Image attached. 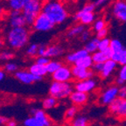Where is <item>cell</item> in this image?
<instances>
[{
	"label": "cell",
	"instance_id": "6da1fadb",
	"mask_svg": "<svg viewBox=\"0 0 126 126\" xmlns=\"http://www.w3.org/2000/svg\"><path fill=\"white\" fill-rule=\"evenodd\" d=\"M42 12L55 24L61 25L68 18V11L65 4L60 0H45Z\"/></svg>",
	"mask_w": 126,
	"mask_h": 126
},
{
	"label": "cell",
	"instance_id": "7a4b0ae2",
	"mask_svg": "<svg viewBox=\"0 0 126 126\" xmlns=\"http://www.w3.org/2000/svg\"><path fill=\"white\" fill-rule=\"evenodd\" d=\"M29 37L30 31L26 26L11 27L6 35V41L12 49H21L27 45Z\"/></svg>",
	"mask_w": 126,
	"mask_h": 126
},
{
	"label": "cell",
	"instance_id": "3957f363",
	"mask_svg": "<svg viewBox=\"0 0 126 126\" xmlns=\"http://www.w3.org/2000/svg\"><path fill=\"white\" fill-rule=\"evenodd\" d=\"M95 4L94 3H87L86 4L75 13L74 19L79 21V23L82 24L83 26H92L93 23L96 19Z\"/></svg>",
	"mask_w": 126,
	"mask_h": 126
},
{
	"label": "cell",
	"instance_id": "277c9868",
	"mask_svg": "<svg viewBox=\"0 0 126 126\" xmlns=\"http://www.w3.org/2000/svg\"><path fill=\"white\" fill-rule=\"evenodd\" d=\"M44 0H30L22 10L26 25L32 26L35 18L42 12Z\"/></svg>",
	"mask_w": 126,
	"mask_h": 126
},
{
	"label": "cell",
	"instance_id": "5b68a950",
	"mask_svg": "<svg viewBox=\"0 0 126 126\" xmlns=\"http://www.w3.org/2000/svg\"><path fill=\"white\" fill-rule=\"evenodd\" d=\"M74 89H75V87H73V85L69 81L61 82V81H53L50 85L49 94L50 95L60 100V99L69 97L71 93L74 91Z\"/></svg>",
	"mask_w": 126,
	"mask_h": 126
},
{
	"label": "cell",
	"instance_id": "8992f818",
	"mask_svg": "<svg viewBox=\"0 0 126 126\" xmlns=\"http://www.w3.org/2000/svg\"><path fill=\"white\" fill-rule=\"evenodd\" d=\"M33 116L26 119L25 126H51V121L45 111L41 110H34Z\"/></svg>",
	"mask_w": 126,
	"mask_h": 126
},
{
	"label": "cell",
	"instance_id": "52a82bcc",
	"mask_svg": "<svg viewBox=\"0 0 126 126\" xmlns=\"http://www.w3.org/2000/svg\"><path fill=\"white\" fill-rule=\"evenodd\" d=\"M55 26L56 25L45 13L41 12L35 18L32 27L34 31L39 32H47L52 31Z\"/></svg>",
	"mask_w": 126,
	"mask_h": 126
},
{
	"label": "cell",
	"instance_id": "ba28073f",
	"mask_svg": "<svg viewBox=\"0 0 126 126\" xmlns=\"http://www.w3.org/2000/svg\"><path fill=\"white\" fill-rule=\"evenodd\" d=\"M109 111L116 118L126 120V98L117 97L110 105H109Z\"/></svg>",
	"mask_w": 126,
	"mask_h": 126
},
{
	"label": "cell",
	"instance_id": "9c48e42d",
	"mask_svg": "<svg viewBox=\"0 0 126 126\" xmlns=\"http://www.w3.org/2000/svg\"><path fill=\"white\" fill-rule=\"evenodd\" d=\"M118 93H119V88L116 85L107 88L100 94V97H99L100 104L104 106L110 105L118 97Z\"/></svg>",
	"mask_w": 126,
	"mask_h": 126
},
{
	"label": "cell",
	"instance_id": "30bf717a",
	"mask_svg": "<svg viewBox=\"0 0 126 126\" xmlns=\"http://www.w3.org/2000/svg\"><path fill=\"white\" fill-rule=\"evenodd\" d=\"M111 14L117 21L126 23V0H115L111 4Z\"/></svg>",
	"mask_w": 126,
	"mask_h": 126
},
{
	"label": "cell",
	"instance_id": "8fae6325",
	"mask_svg": "<svg viewBox=\"0 0 126 126\" xmlns=\"http://www.w3.org/2000/svg\"><path fill=\"white\" fill-rule=\"evenodd\" d=\"M52 78L53 81H61V82L70 81L73 79L72 68L67 65H62L57 71H55L52 75Z\"/></svg>",
	"mask_w": 126,
	"mask_h": 126
},
{
	"label": "cell",
	"instance_id": "7c38bea8",
	"mask_svg": "<svg viewBox=\"0 0 126 126\" xmlns=\"http://www.w3.org/2000/svg\"><path fill=\"white\" fill-rule=\"evenodd\" d=\"M72 68V74L73 78L77 81H82L89 78H93L94 75V72L92 68H85L82 67H79L76 65H73Z\"/></svg>",
	"mask_w": 126,
	"mask_h": 126
},
{
	"label": "cell",
	"instance_id": "4fadbf2b",
	"mask_svg": "<svg viewBox=\"0 0 126 126\" xmlns=\"http://www.w3.org/2000/svg\"><path fill=\"white\" fill-rule=\"evenodd\" d=\"M15 77L24 84H32V83L36 82V81H41L43 78L42 76H38V75L31 73L30 71L26 70L17 71L15 73Z\"/></svg>",
	"mask_w": 126,
	"mask_h": 126
},
{
	"label": "cell",
	"instance_id": "5bb4252c",
	"mask_svg": "<svg viewBox=\"0 0 126 126\" xmlns=\"http://www.w3.org/2000/svg\"><path fill=\"white\" fill-rule=\"evenodd\" d=\"M8 21L11 27H22L27 26L22 11H11Z\"/></svg>",
	"mask_w": 126,
	"mask_h": 126
},
{
	"label": "cell",
	"instance_id": "9a60e30c",
	"mask_svg": "<svg viewBox=\"0 0 126 126\" xmlns=\"http://www.w3.org/2000/svg\"><path fill=\"white\" fill-rule=\"evenodd\" d=\"M96 86V81L93 78H89L86 80H82V81H77V82H75L74 87H75V90L89 93L92 92L94 89H95Z\"/></svg>",
	"mask_w": 126,
	"mask_h": 126
},
{
	"label": "cell",
	"instance_id": "2e32d148",
	"mask_svg": "<svg viewBox=\"0 0 126 126\" xmlns=\"http://www.w3.org/2000/svg\"><path fill=\"white\" fill-rule=\"evenodd\" d=\"M118 63L113 61L112 59H109L103 63L102 71L99 74V76L102 79H107L112 75L113 72L116 69Z\"/></svg>",
	"mask_w": 126,
	"mask_h": 126
},
{
	"label": "cell",
	"instance_id": "e0dca14e",
	"mask_svg": "<svg viewBox=\"0 0 126 126\" xmlns=\"http://www.w3.org/2000/svg\"><path fill=\"white\" fill-rule=\"evenodd\" d=\"M69 100L75 106H82L88 102L89 95H88V93L75 90L69 95Z\"/></svg>",
	"mask_w": 126,
	"mask_h": 126
},
{
	"label": "cell",
	"instance_id": "ac0fdd59",
	"mask_svg": "<svg viewBox=\"0 0 126 126\" xmlns=\"http://www.w3.org/2000/svg\"><path fill=\"white\" fill-rule=\"evenodd\" d=\"M110 47V49L112 50V56H111V59L118 63L119 59H120L121 53H122L123 50H124L125 47H124L122 41L118 39H111Z\"/></svg>",
	"mask_w": 126,
	"mask_h": 126
},
{
	"label": "cell",
	"instance_id": "d6986e66",
	"mask_svg": "<svg viewBox=\"0 0 126 126\" xmlns=\"http://www.w3.org/2000/svg\"><path fill=\"white\" fill-rule=\"evenodd\" d=\"M63 53H64V49L59 45H51L47 47L46 46L43 56L48 58H56L62 55Z\"/></svg>",
	"mask_w": 126,
	"mask_h": 126
},
{
	"label": "cell",
	"instance_id": "ffe728a7",
	"mask_svg": "<svg viewBox=\"0 0 126 126\" xmlns=\"http://www.w3.org/2000/svg\"><path fill=\"white\" fill-rule=\"evenodd\" d=\"M89 54V53L87 52V50L85 48H81V49H78L76 51L73 52V53H70L66 56V61H67L68 64H73L75 65V63L81 60V58H83L84 56Z\"/></svg>",
	"mask_w": 126,
	"mask_h": 126
},
{
	"label": "cell",
	"instance_id": "44dd1931",
	"mask_svg": "<svg viewBox=\"0 0 126 126\" xmlns=\"http://www.w3.org/2000/svg\"><path fill=\"white\" fill-rule=\"evenodd\" d=\"M29 71L31 73H32L33 75H38V76H45L47 73V66L46 65H41V64H39V63L35 62L34 64L30 67Z\"/></svg>",
	"mask_w": 126,
	"mask_h": 126
},
{
	"label": "cell",
	"instance_id": "7402d4cb",
	"mask_svg": "<svg viewBox=\"0 0 126 126\" xmlns=\"http://www.w3.org/2000/svg\"><path fill=\"white\" fill-rule=\"evenodd\" d=\"M85 28V26H83L82 24L79 23L76 24L75 26H73L72 27L69 28V30L67 32V36L68 38H75V37H80V35L81 34Z\"/></svg>",
	"mask_w": 126,
	"mask_h": 126
},
{
	"label": "cell",
	"instance_id": "603a6c76",
	"mask_svg": "<svg viewBox=\"0 0 126 126\" xmlns=\"http://www.w3.org/2000/svg\"><path fill=\"white\" fill-rule=\"evenodd\" d=\"M98 43H99V39L96 37L91 38L89 40L86 42L84 46V48L87 50V52L89 54H92L93 53L96 52L98 50Z\"/></svg>",
	"mask_w": 126,
	"mask_h": 126
},
{
	"label": "cell",
	"instance_id": "cb8c5ba5",
	"mask_svg": "<svg viewBox=\"0 0 126 126\" xmlns=\"http://www.w3.org/2000/svg\"><path fill=\"white\" fill-rule=\"evenodd\" d=\"M29 1L30 0H8V6L11 11H22Z\"/></svg>",
	"mask_w": 126,
	"mask_h": 126
},
{
	"label": "cell",
	"instance_id": "d4e9b609",
	"mask_svg": "<svg viewBox=\"0 0 126 126\" xmlns=\"http://www.w3.org/2000/svg\"><path fill=\"white\" fill-rule=\"evenodd\" d=\"M75 65L85 67V68H92L93 65H94V61L92 59V55L89 53L88 55L81 58V60H79Z\"/></svg>",
	"mask_w": 126,
	"mask_h": 126
},
{
	"label": "cell",
	"instance_id": "484cf974",
	"mask_svg": "<svg viewBox=\"0 0 126 126\" xmlns=\"http://www.w3.org/2000/svg\"><path fill=\"white\" fill-rule=\"evenodd\" d=\"M91 55H92V59L94 61V63H104L107 60H109L103 51L97 50L96 52L93 53Z\"/></svg>",
	"mask_w": 126,
	"mask_h": 126
},
{
	"label": "cell",
	"instance_id": "4316f807",
	"mask_svg": "<svg viewBox=\"0 0 126 126\" xmlns=\"http://www.w3.org/2000/svg\"><path fill=\"white\" fill-rule=\"evenodd\" d=\"M116 82L118 86H123L126 82V65H122L118 71V76L116 80Z\"/></svg>",
	"mask_w": 126,
	"mask_h": 126
},
{
	"label": "cell",
	"instance_id": "83f0119b",
	"mask_svg": "<svg viewBox=\"0 0 126 126\" xmlns=\"http://www.w3.org/2000/svg\"><path fill=\"white\" fill-rule=\"evenodd\" d=\"M57 101L58 99L50 95L49 97H47L46 99H44L43 102H42V106L45 110H51L57 105Z\"/></svg>",
	"mask_w": 126,
	"mask_h": 126
},
{
	"label": "cell",
	"instance_id": "f1b7e54d",
	"mask_svg": "<svg viewBox=\"0 0 126 126\" xmlns=\"http://www.w3.org/2000/svg\"><path fill=\"white\" fill-rule=\"evenodd\" d=\"M107 27V22L104 18H96L95 21L93 23L92 25V30L94 32H97L100 30L103 29V28Z\"/></svg>",
	"mask_w": 126,
	"mask_h": 126
},
{
	"label": "cell",
	"instance_id": "f546056e",
	"mask_svg": "<svg viewBox=\"0 0 126 126\" xmlns=\"http://www.w3.org/2000/svg\"><path fill=\"white\" fill-rule=\"evenodd\" d=\"M62 65V62H61L59 61H50L47 65V73L53 75L55 71H57Z\"/></svg>",
	"mask_w": 126,
	"mask_h": 126
},
{
	"label": "cell",
	"instance_id": "4dcf8cb0",
	"mask_svg": "<svg viewBox=\"0 0 126 126\" xmlns=\"http://www.w3.org/2000/svg\"><path fill=\"white\" fill-rule=\"evenodd\" d=\"M72 126H89L88 118L84 116H79L74 118Z\"/></svg>",
	"mask_w": 126,
	"mask_h": 126
},
{
	"label": "cell",
	"instance_id": "1f68e13d",
	"mask_svg": "<svg viewBox=\"0 0 126 126\" xmlns=\"http://www.w3.org/2000/svg\"><path fill=\"white\" fill-rule=\"evenodd\" d=\"M39 46L38 44L36 43L31 44L26 48V54L31 56V57L36 56V55H38V53H39Z\"/></svg>",
	"mask_w": 126,
	"mask_h": 126
},
{
	"label": "cell",
	"instance_id": "d6a6232c",
	"mask_svg": "<svg viewBox=\"0 0 126 126\" xmlns=\"http://www.w3.org/2000/svg\"><path fill=\"white\" fill-rule=\"evenodd\" d=\"M77 111H78V109H77V106H75V105L68 108L65 112L66 119L67 120H72V119H74L76 116Z\"/></svg>",
	"mask_w": 126,
	"mask_h": 126
},
{
	"label": "cell",
	"instance_id": "836d02e7",
	"mask_svg": "<svg viewBox=\"0 0 126 126\" xmlns=\"http://www.w3.org/2000/svg\"><path fill=\"white\" fill-rule=\"evenodd\" d=\"M110 41H111V39H110L107 37L99 39V43H98L99 51H105L106 49H108L109 47H110Z\"/></svg>",
	"mask_w": 126,
	"mask_h": 126
},
{
	"label": "cell",
	"instance_id": "e575fe53",
	"mask_svg": "<svg viewBox=\"0 0 126 126\" xmlns=\"http://www.w3.org/2000/svg\"><path fill=\"white\" fill-rule=\"evenodd\" d=\"M4 70L8 73H16L18 71V66L14 62H8L4 66Z\"/></svg>",
	"mask_w": 126,
	"mask_h": 126
},
{
	"label": "cell",
	"instance_id": "d590c367",
	"mask_svg": "<svg viewBox=\"0 0 126 126\" xmlns=\"http://www.w3.org/2000/svg\"><path fill=\"white\" fill-rule=\"evenodd\" d=\"M91 39V31L89 29H85L80 35V39L82 42H87Z\"/></svg>",
	"mask_w": 126,
	"mask_h": 126
},
{
	"label": "cell",
	"instance_id": "8d00e7d4",
	"mask_svg": "<svg viewBox=\"0 0 126 126\" xmlns=\"http://www.w3.org/2000/svg\"><path fill=\"white\" fill-rule=\"evenodd\" d=\"M14 54L9 51H4L0 53V60L1 61H10L13 58Z\"/></svg>",
	"mask_w": 126,
	"mask_h": 126
},
{
	"label": "cell",
	"instance_id": "74e56055",
	"mask_svg": "<svg viewBox=\"0 0 126 126\" xmlns=\"http://www.w3.org/2000/svg\"><path fill=\"white\" fill-rule=\"evenodd\" d=\"M108 34H109V29L108 27H106L98 31L97 32H95V37L98 38L99 39H103V38H106L108 36Z\"/></svg>",
	"mask_w": 126,
	"mask_h": 126
},
{
	"label": "cell",
	"instance_id": "f35d334b",
	"mask_svg": "<svg viewBox=\"0 0 126 126\" xmlns=\"http://www.w3.org/2000/svg\"><path fill=\"white\" fill-rule=\"evenodd\" d=\"M51 61L50 58L46 57V56H38V58L36 59V62L39 63V64H41V65H46L47 66L48 64V62Z\"/></svg>",
	"mask_w": 126,
	"mask_h": 126
},
{
	"label": "cell",
	"instance_id": "ab89813d",
	"mask_svg": "<svg viewBox=\"0 0 126 126\" xmlns=\"http://www.w3.org/2000/svg\"><path fill=\"white\" fill-rule=\"evenodd\" d=\"M110 1H111V0H94V4H95V6H96L97 8H102V7H103V6L107 5Z\"/></svg>",
	"mask_w": 126,
	"mask_h": 126
},
{
	"label": "cell",
	"instance_id": "60d3db41",
	"mask_svg": "<svg viewBox=\"0 0 126 126\" xmlns=\"http://www.w3.org/2000/svg\"><path fill=\"white\" fill-rule=\"evenodd\" d=\"M102 66L103 63H94V65L92 67V70L94 72V74H100V72L102 69Z\"/></svg>",
	"mask_w": 126,
	"mask_h": 126
},
{
	"label": "cell",
	"instance_id": "b9f144b4",
	"mask_svg": "<svg viewBox=\"0 0 126 126\" xmlns=\"http://www.w3.org/2000/svg\"><path fill=\"white\" fill-rule=\"evenodd\" d=\"M118 64L121 66L126 65V48H124L122 53H121L120 59H119V61H118Z\"/></svg>",
	"mask_w": 126,
	"mask_h": 126
},
{
	"label": "cell",
	"instance_id": "7bdbcfd3",
	"mask_svg": "<svg viewBox=\"0 0 126 126\" xmlns=\"http://www.w3.org/2000/svg\"><path fill=\"white\" fill-rule=\"evenodd\" d=\"M118 97L120 98H126V86H122L119 88V93H118Z\"/></svg>",
	"mask_w": 126,
	"mask_h": 126
},
{
	"label": "cell",
	"instance_id": "ee69618b",
	"mask_svg": "<svg viewBox=\"0 0 126 126\" xmlns=\"http://www.w3.org/2000/svg\"><path fill=\"white\" fill-rule=\"evenodd\" d=\"M104 52V53L106 54V56L108 57V59H111V56H112V50L110 49V47H109L108 49H106Z\"/></svg>",
	"mask_w": 126,
	"mask_h": 126
},
{
	"label": "cell",
	"instance_id": "f6af8a7d",
	"mask_svg": "<svg viewBox=\"0 0 126 126\" xmlns=\"http://www.w3.org/2000/svg\"><path fill=\"white\" fill-rule=\"evenodd\" d=\"M8 122V119L6 117L0 116V125H3V124H6V123Z\"/></svg>",
	"mask_w": 126,
	"mask_h": 126
},
{
	"label": "cell",
	"instance_id": "bcb514c9",
	"mask_svg": "<svg viewBox=\"0 0 126 126\" xmlns=\"http://www.w3.org/2000/svg\"><path fill=\"white\" fill-rule=\"evenodd\" d=\"M6 125L7 126H17V123L15 121H12V120H8V122L6 123Z\"/></svg>",
	"mask_w": 126,
	"mask_h": 126
},
{
	"label": "cell",
	"instance_id": "7dc6e473",
	"mask_svg": "<svg viewBox=\"0 0 126 126\" xmlns=\"http://www.w3.org/2000/svg\"><path fill=\"white\" fill-rule=\"evenodd\" d=\"M4 76H5V75H4V71H2V70H0V81L4 80Z\"/></svg>",
	"mask_w": 126,
	"mask_h": 126
},
{
	"label": "cell",
	"instance_id": "c3c4849f",
	"mask_svg": "<svg viewBox=\"0 0 126 126\" xmlns=\"http://www.w3.org/2000/svg\"><path fill=\"white\" fill-rule=\"evenodd\" d=\"M60 1H61V2L64 3V4H69V3H71L72 1H74V0H60Z\"/></svg>",
	"mask_w": 126,
	"mask_h": 126
},
{
	"label": "cell",
	"instance_id": "681fc988",
	"mask_svg": "<svg viewBox=\"0 0 126 126\" xmlns=\"http://www.w3.org/2000/svg\"><path fill=\"white\" fill-rule=\"evenodd\" d=\"M3 46H4V41H3L2 39H0V48H2Z\"/></svg>",
	"mask_w": 126,
	"mask_h": 126
},
{
	"label": "cell",
	"instance_id": "f907efd6",
	"mask_svg": "<svg viewBox=\"0 0 126 126\" xmlns=\"http://www.w3.org/2000/svg\"><path fill=\"white\" fill-rule=\"evenodd\" d=\"M2 12H3V7L1 5H0V14L2 13Z\"/></svg>",
	"mask_w": 126,
	"mask_h": 126
},
{
	"label": "cell",
	"instance_id": "816d5d0a",
	"mask_svg": "<svg viewBox=\"0 0 126 126\" xmlns=\"http://www.w3.org/2000/svg\"><path fill=\"white\" fill-rule=\"evenodd\" d=\"M106 126H111V125H106Z\"/></svg>",
	"mask_w": 126,
	"mask_h": 126
}]
</instances>
